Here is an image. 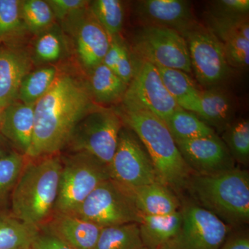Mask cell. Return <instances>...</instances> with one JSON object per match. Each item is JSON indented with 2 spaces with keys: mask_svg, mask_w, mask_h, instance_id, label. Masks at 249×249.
Segmentation results:
<instances>
[{
  "mask_svg": "<svg viewBox=\"0 0 249 249\" xmlns=\"http://www.w3.org/2000/svg\"><path fill=\"white\" fill-rule=\"evenodd\" d=\"M98 106L87 83L58 72L50 89L34 106V135L27 158L59 154L77 124Z\"/></svg>",
  "mask_w": 249,
  "mask_h": 249,
  "instance_id": "obj_1",
  "label": "cell"
},
{
  "mask_svg": "<svg viewBox=\"0 0 249 249\" xmlns=\"http://www.w3.org/2000/svg\"><path fill=\"white\" fill-rule=\"evenodd\" d=\"M119 114L150 156L160 183L170 189L185 188L193 175L164 121L136 103L122 101Z\"/></svg>",
  "mask_w": 249,
  "mask_h": 249,
  "instance_id": "obj_2",
  "label": "cell"
},
{
  "mask_svg": "<svg viewBox=\"0 0 249 249\" xmlns=\"http://www.w3.org/2000/svg\"><path fill=\"white\" fill-rule=\"evenodd\" d=\"M61 168L59 154L27 157L11 194V215L40 230L45 227L55 213Z\"/></svg>",
  "mask_w": 249,
  "mask_h": 249,
  "instance_id": "obj_3",
  "label": "cell"
},
{
  "mask_svg": "<svg viewBox=\"0 0 249 249\" xmlns=\"http://www.w3.org/2000/svg\"><path fill=\"white\" fill-rule=\"evenodd\" d=\"M187 188L198 205L228 226L249 221V173L234 169L214 175H192Z\"/></svg>",
  "mask_w": 249,
  "mask_h": 249,
  "instance_id": "obj_4",
  "label": "cell"
},
{
  "mask_svg": "<svg viewBox=\"0 0 249 249\" xmlns=\"http://www.w3.org/2000/svg\"><path fill=\"white\" fill-rule=\"evenodd\" d=\"M109 179V165L90 154L75 152L62 158L55 213L74 212L100 184Z\"/></svg>",
  "mask_w": 249,
  "mask_h": 249,
  "instance_id": "obj_5",
  "label": "cell"
},
{
  "mask_svg": "<svg viewBox=\"0 0 249 249\" xmlns=\"http://www.w3.org/2000/svg\"><path fill=\"white\" fill-rule=\"evenodd\" d=\"M124 124L119 111L98 106L77 124L67 147L73 152L90 154L109 165Z\"/></svg>",
  "mask_w": 249,
  "mask_h": 249,
  "instance_id": "obj_6",
  "label": "cell"
},
{
  "mask_svg": "<svg viewBox=\"0 0 249 249\" xmlns=\"http://www.w3.org/2000/svg\"><path fill=\"white\" fill-rule=\"evenodd\" d=\"M134 57L156 67L175 69L191 73L192 69L186 41L172 29L140 27L132 40Z\"/></svg>",
  "mask_w": 249,
  "mask_h": 249,
  "instance_id": "obj_7",
  "label": "cell"
},
{
  "mask_svg": "<svg viewBox=\"0 0 249 249\" xmlns=\"http://www.w3.org/2000/svg\"><path fill=\"white\" fill-rule=\"evenodd\" d=\"M71 214L102 228L139 224L142 214L111 178L100 184Z\"/></svg>",
  "mask_w": 249,
  "mask_h": 249,
  "instance_id": "obj_8",
  "label": "cell"
},
{
  "mask_svg": "<svg viewBox=\"0 0 249 249\" xmlns=\"http://www.w3.org/2000/svg\"><path fill=\"white\" fill-rule=\"evenodd\" d=\"M109 169L111 179L123 188L159 181L150 156L137 136L127 127H123L119 133Z\"/></svg>",
  "mask_w": 249,
  "mask_h": 249,
  "instance_id": "obj_9",
  "label": "cell"
},
{
  "mask_svg": "<svg viewBox=\"0 0 249 249\" xmlns=\"http://www.w3.org/2000/svg\"><path fill=\"white\" fill-rule=\"evenodd\" d=\"M181 211L179 230L160 249H218L227 240L229 226L204 208L191 202Z\"/></svg>",
  "mask_w": 249,
  "mask_h": 249,
  "instance_id": "obj_10",
  "label": "cell"
},
{
  "mask_svg": "<svg viewBox=\"0 0 249 249\" xmlns=\"http://www.w3.org/2000/svg\"><path fill=\"white\" fill-rule=\"evenodd\" d=\"M183 37L188 46L192 71L201 85L212 88L227 79L231 67L222 42L212 31L199 23Z\"/></svg>",
  "mask_w": 249,
  "mask_h": 249,
  "instance_id": "obj_11",
  "label": "cell"
},
{
  "mask_svg": "<svg viewBox=\"0 0 249 249\" xmlns=\"http://www.w3.org/2000/svg\"><path fill=\"white\" fill-rule=\"evenodd\" d=\"M61 22L62 29L71 37L83 68L88 72L102 63L111 38L89 6L69 15Z\"/></svg>",
  "mask_w": 249,
  "mask_h": 249,
  "instance_id": "obj_12",
  "label": "cell"
},
{
  "mask_svg": "<svg viewBox=\"0 0 249 249\" xmlns=\"http://www.w3.org/2000/svg\"><path fill=\"white\" fill-rule=\"evenodd\" d=\"M134 75L122 101L136 103L163 121L181 108L167 91L157 67L132 57Z\"/></svg>",
  "mask_w": 249,
  "mask_h": 249,
  "instance_id": "obj_13",
  "label": "cell"
},
{
  "mask_svg": "<svg viewBox=\"0 0 249 249\" xmlns=\"http://www.w3.org/2000/svg\"><path fill=\"white\" fill-rule=\"evenodd\" d=\"M133 11L141 27L165 28L182 36L199 24L191 1L185 0H140Z\"/></svg>",
  "mask_w": 249,
  "mask_h": 249,
  "instance_id": "obj_14",
  "label": "cell"
},
{
  "mask_svg": "<svg viewBox=\"0 0 249 249\" xmlns=\"http://www.w3.org/2000/svg\"><path fill=\"white\" fill-rule=\"evenodd\" d=\"M175 142L193 175H214L236 168L227 145L217 134Z\"/></svg>",
  "mask_w": 249,
  "mask_h": 249,
  "instance_id": "obj_15",
  "label": "cell"
},
{
  "mask_svg": "<svg viewBox=\"0 0 249 249\" xmlns=\"http://www.w3.org/2000/svg\"><path fill=\"white\" fill-rule=\"evenodd\" d=\"M31 59L22 49L0 46V108L18 101L23 79L31 71Z\"/></svg>",
  "mask_w": 249,
  "mask_h": 249,
  "instance_id": "obj_16",
  "label": "cell"
},
{
  "mask_svg": "<svg viewBox=\"0 0 249 249\" xmlns=\"http://www.w3.org/2000/svg\"><path fill=\"white\" fill-rule=\"evenodd\" d=\"M75 249H93L103 228L71 213H55L42 228Z\"/></svg>",
  "mask_w": 249,
  "mask_h": 249,
  "instance_id": "obj_17",
  "label": "cell"
},
{
  "mask_svg": "<svg viewBox=\"0 0 249 249\" xmlns=\"http://www.w3.org/2000/svg\"><path fill=\"white\" fill-rule=\"evenodd\" d=\"M34 106L16 101L3 109L0 134L16 151L27 157L34 130Z\"/></svg>",
  "mask_w": 249,
  "mask_h": 249,
  "instance_id": "obj_18",
  "label": "cell"
},
{
  "mask_svg": "<svg viewBox=\"0 0 249 249\" xmlns=\"http://www.w3.org/2000/svg\"><path fill=\"white\" fill-rule=\"evenodd\" d=\"M121 188L142 214L168 215L181 207L173 190L159 181L135 188Z\"/></svg>",
  "mask_w": 249,
  "mask_h": 249,
  "instance_id": "obj_19",
  "label": "cell"
},
{
  "mask_svg": "<svg viewBox=\"0 0 249 249\" xmlns=\"http://www.w3.org/2000/svg\"><path fill=\"white\" fill-rule=\"evenodd\" d=\"M234 111L235 106L229 93L213 88L201 91L196 114L211 127L227 129L232 123Z\"/></svg>",
  "mask_w": 249,
  "mask_h": 249,
  "instance_id": "obj_20",
  "label": "cell"
},
{
  "mask_svg": "<svg viewBox=\"0 0 249 249\" xmlns=\"http://www.w3.org/2000/svg\"><path fill=\"white\" fill-rule=\"evenodd\" d=\"M182 222L181 209L168 215L142 214L139 227L143 247L160 249L178 233Z\"/></svg>",
  "mask_w": 249,
  "mask_h": 249,
  "instance_id": "obj_21",
  "label": "cell"
},
{
  "mask_svg": "<svg viewBox=\"0 0 249 249\" xmlns=\"http://www.w3.org/2000/svg\"><path fill=\"white\" fill-rule=\"evenodd\" d=\"M88 73L87 85L96 104L122 102L128 85L115 72L101 63Z\"/></svg>",
  "mask_w": 249,
  "mask_h": 249,
  "instance_id": "obj_22",
  "label": "cell"
},
{
  "mask_svg": "<svg viewBox=\"0 0 249 249\" xmlns=\"http://www.w3.org/2000/svg\"><path fill=\"white\" fill-rule=\"evenodd\" d=\"M167 91L178 106L196 114L199 109L201 90L186 72L175 69L157 67Z\"/></svg>",
  "mask_w": 249,
  "mask_h": 249,
  "instance_id": "obj_23",
  "label": "cell"
},
{
  "mask_svg": "<svg viewBox=\"0 0 249 249\" xmlns=\"http://www.w3.org/2000/svg\"><path fill=\"white\" fill-rule=\"evenodd\" d=\"M175 141L191 140L216 134L214 129L195 113L177 109L164 121Z\"/></svg>",
  "mask_w": 249,
  "mask_h": 249,
  "instance_id": "obj_24",
  "label": "cell"
},
{
  "mask_svg": "<svg viewBox=\"0 0 249 249\" xmlns=\"http://www.w3.org/2000/svg\"><path fill=\"white\" fill-rule=\"evenodd\" d=\"M40 232L11 214H0V249H30Z\"/></svg>",
  "mask_w": 249,
  "mask_h": 249,
  "instance_id": "obj_25",
  "label": "cell"
},
{
  "mask_svg": "<svg viewBox=\"0 0 249 249\" xmlns=\"http://www.w3.org/2000/svg\"><path fill=\"white\" fill-rule=\"evenodd\" d=\"M137 223L103 228L93 249H142Z\"/></svg>",
  "mask_w": 249,
  "mask_h": 249,
  "instance_id": "obj_26",
  "label": "cell"
},
{
  "mask_svg": "<svg viewBox=\"0 0 249 249\" xmlns=\"http://www.w3.org/2000/svg\"><path fill=\"white\" fill-rule=\"evenodd\" d=\"M58 73V70L53 66L29 72L22 80L18 101L24 104L35 105L50 89Z\"/></svg>",
  "mask_w": 249,
  "mask_h": 249,
  "instance_id": "obj_27",
  "label": "cell"
},
{
  "mask_svg": "<svg viewBox=\"0 0 249 249\" xmlns=\"http://www.w3.org/2000/svg\"><path fill=\"white\" fill-rule=\"evenodd\" d=\"M89 7L111 38L120 36L124 19L123 1L119 0H95L90 1Z\"/></svg>",
  "mask_w": 249,
  "mask_h": 249,
  "instance_id": "obj_28",
  "label": "cell"
},
{
  "mask_svg": "<svg viewBox=\"0 0 249 249\" xmlns=\"http://www.w3.org/2000/svg\"><path fill=\"white\" fill-rule=\"evenodd\" d=\"M20 14L23 24L31 32L41 34L51 29L54 15L47 1H21Z\"/></svg>",
  "mask_w": 249,
  "mask_h": 249,
  "instance_id": "obj_29",
  "label": "cell"
},
{
  "mask_svg": "<svg viewBox=\"0 0 249 249\" xmlns=\"http://www.w3.org/2000/svg\"><path fill=\"white\" fill-rule=\"evenodd\" d=\"M222 140L232 159L237 163L248 165L249 161V123L242 119L232 122L224 129Z\"/></svg>",
  "mask_w": 249,
  "mask_h": 249,
  "instance_id": "obj_30",
  "label": "cell"
},
{
  "mask_svg": "<svg viewBox=\"0 0 249 249\" xmlns=\"http://www.w3.org/2000/svg\"><path fill=\"white\" fill-rule=\"evenodd\" d=\"M26 160L27 157L15 150L0 159V206L11 196Z\"/></svg>",
  "mask_w": 249,
  "mask_h": 249,
  "instance_id": "obj_31",
  "label": "cell"
},
{
  "mask_svg": "<svg viewBox=\"0 0 249 249\" xmlns=\"http://www.w3.org/2000/svg\"><path fill=\"white\" fill-rule=\"evenodd\" d=\"M20 0H0V43L19 36L23 24Z\"/></svg>",
  "mask_w": 249,
  "mask_h": 249,
  "instance_id": "obj_32",
  "label": "cell"
},
{
  "mask_svg": "<svg viewBox=\"0 0 249 249\" xmlns=\"http://www.w3.org/2000/svg\"><path fill=\"white\" fill-rule=\"evenodd\" d=\"M63 49L62 37L58 33L47 30L40 34L36 42V58L42 62L56 61L60 58Z\"/></svg>",
  "mask_w": 249,
  "mask_h": 249,
  "instance_id": "obj_33",
  "label": "cell"
},
{
  "mask_svg": "<svg viewBox=\"0 0 249 249\" xmlns=\"http://www.w3.org/2000/svg\"><path fill=\"white\" fill-rule=\"evenodd\" d=\"M229 66L247 69L249 65V37L239 36L222 42Z\"/></svg>",
  "mask_w": 249,
  "mask_h": 249,
  "instance_id": "obj_34",
  "label": "cell"
},
{
  "mask_svg": "<svg viewBox=\"0 0 249 249\" xmlns=\"http://www.w3.org/2000/svg\"><path fill=\"white\" fill-rule=\"evenodd\" d=\"M249 0H219L213 1L209 16L235 18L249 16Z\"/></svg>",
  "mask_w": 249,
  "mask_h": 249,
  "instance_id": "obj_35",
  "label": "cell"
},
{
  "mask_svg": "<svg viewBox=\"0 0 249 249\" xmlns=\"http://www.w3.org/2000/svg\"><path fill=\"white\" fill-rule=\"evenodd\" d=\"M53 11L54 17L62 21L69 15L89 6L86 0H47Z\"/></svg>",
  "mask_w": 249,
  "mask_h": 249,
  "instance_id": "obj_36",
  "label": "cell"
},
{
  "mask_svg": "<svg viewBox=\"0 0 249 249\" xmlns=\"http://www.w3.org/2000/svg\"><path fill=\"white\" fill-rule=\"evenodd\" d=\"M134 71L133 58L124 42L114 72L124 83L129 85L133 77Z\"/></svg>",
  "mask_w": 249,
  "mask_h": 249,
  "instance_id": "obj_37",
  "label": "cell"
},
{
  "mask_svg": "<svg viewBox=\"0 0 249 249\" xmlns=\"http://www.w3.org/2000/svg\"><path fill=\"white\" fill-rule=\"evenodd\" d=\"M32 249H75L49 232L39 233L33 244Z\"/></svg>",
  "mask_w": 249,
  "mask_h": 249,
  "instance_id": "obj_38",
  "label": "cell"
},
{
  "mask_svg": "<svg viewBox=\"0 0 249 249\" xmlns=\"http://www.w3.org/2000/svg\"><path fill=\"white\" fill-rule=\"evenodd\" d=\"M218 249H249V239L246 235L233 236L228 239Z\"/></svg>",
  "mask_w": 249,
  "mask_h": 249,
  "instance_id": "obj_39",
  "label": "cell"
},
{
  "mask_svg": "<svg viewBox=\"0 0 249 249\" xmlns=\"http://www.w3.org/2000/svg\"><path fill=\"white\" fill-rule=\"evenodd\" d=\"M13 150L9 148L8 141L0 134V159L8 155Z\"/></svg>",
  "mask_w": 249,
  "mask_h": 249,
  "instance_id": "obj_40",
  "label": "cell"
},
{
  "mask_svg": "<svg viewBox=\"0 0 249 249\" xmlns=\"http://www.w3.org/2000/svg\"><path fill=\"white\" fill-rule=\"evenodd\" d=\"M3 109L0 108V130H1V122H2Z\"/></svg>",
  "mask_w": 249,
  "mask_h": 249,
  "instance_id": "obj_41",
  "label": "cell"
},
{
  "mask_svg": "<svg viewBox=\"0 0 249 249\" xmlns=\"http://www.w3.org/2000/svg\"><path fill=\"white\" fill-rule=\"evenodd\" d=\"M142 249H147L145 248V247H143V248H142Z\"/></svg>",
  "mask_w": 249,
  "mask_h": 249,
  "instance_id": "obj_42",
  "label": "cell"
},
{
  "mask_svg": "<svg viewBox=\"0 0 249 249\" xmlns=\"http://www.w3.org/2000/svg\"><path fill=\"white\" fill-rule=\"evenodd\" d=\"M32 249L30 248V249Z\"/></svg>",
  "mask_w": 249,
  "mask_h": 249,
  "instance_id": "obj_43",
  "label": "cell"
}]
</instances>
